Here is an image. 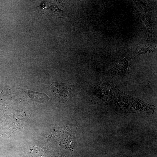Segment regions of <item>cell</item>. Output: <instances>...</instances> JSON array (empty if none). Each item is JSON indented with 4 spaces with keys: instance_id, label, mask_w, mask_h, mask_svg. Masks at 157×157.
Returning a JSON list of instances; mask_svg holds the SVG:
<instances>
[{
    "instance_id": "1",
    "label": "cell",
    "mask_w": 157,
    "mask_h": 157,
    "mask_svg": "<svg viewBox=\"0 0 157 157\" xmlns=\"http://www.w3.org/2000/svg\"><path fill=\"white\" fill-rule=\"evenodd\" d=\"M132 96L125 94L116 87L114 97L111 103V108L117 114L126 116L130 113Z\"/></svg>"
},
{
    "instance_id": "2",
    "label": "cell",
    "mask_w": 157,
    "mask_h": 157,
    "mask_svg": "<svg viewBox=\"0 0 157 157\" xmlns=\"http://www.w3.org/2000/svg\"><path fill=\"white\" fill-rule=\"evenodd\" d=\"M132 59L131 57L122 55L117 63L106 72V75L112 78L117 76H128L130 74L129 69L132 62Z\"/></svg>"
},
{
    "instance_id": "3",
    "label": "cell",
    "mask_w": 157,
    "mask_h": 157,
    "mask_svg": "<svg viewBox=\"0 0 157 157\" xmlns=\"http://www.w3.org/2000/svg\"><path fill=\"white\" fill-rule=\"evenodd\" d=\"M101 85L103 104H110L114 97L116 87L112 78L108 77Z\"/></svg>"
},
{
    "instance_id": "4",
    "label": "cell",
    "mask_w": 157,
    "mask_h": 157,
    "mask_svg": "<svg viewBox=\"0 0 157 157\" xmlns=\"http://www.w3.org/2000/svg\"><path fill=\"white\" fill-rule=\"evenodd\" d=\"M156 108L154 105L149 104L138 98L132 97L130 113H146L152 114Z\"/></svg>"
},
{
    "instance_id": "5",
    "label": "cell",
    "mask_w": 157,
    "mask_h": 157,
    "mask_svg": "<svg viewBox=\"0 0 157 157\" xmlns=\"http://www.w3.org/2000/svg\"><path fill=\"white\" fill-rule=\"evenodd\" d=\"M156 43L154 41H147L140 46L134 55L131 57L134 59L138 56L146 53H154L157 52Z\"/></svg>"
},
{
    "instance_id": "6",
    "label": "cell",
    "mask_w": 157,
    "mask_h": 157,
    "mask_svg": "<svg viewBox=\"0 0 157 157\" xmlns=\"http://www.w3.org/2000/svg\"><path fill=\"white\" fill-rule=\"evenodd\" d=\"M152 13L151 12L147 13L138 14L140 20L144 23L147 28L148 34L147 40L151 42L154 41L152 38L154 32L152 27L153 23L151 17Z\"/></svg>"
},
{
    "instance_id": "7",
    "label": "cell",
    "mask_w": 157,
    "mask_h": 157,
    "mask_svg": "<svg viewBox=\"0 0 157 157\" xmlns=\"http://www.w3.org/2000/svg\"><path fill=\"white\" fill-rule=\"evenodd\" d=\"M19 89L24 92L31 98L34 104H38L47 102L50 99L46 94L30 90L19 88Z\"/></svg>"
},
{
    "instance_id": "8",
    "label": "cell",
    "mask_w": 157,
    "mask_h": 157,
    "mask_svg": "<svg viewBox=\"0 0 157 157\" xmlns=\"http://www.w3.org/2000/svg\"><path fill=\"white\" fill-rule=\"evenodd\" d=\"M133 1L135 4L137 11L143 14L151 12L152 10L147 3L141 0H133Z\"/></svg>"
},
{
    "instance_id": "9",
    "label": "cell",
    "mask_w": 157,
    "mask_h": 157,
    "mask_svg": "<svg viewBox=\"0 0 157 157\" xmlns=\"http://www.w3.org/2000/svg\"><path fill=\"white\" fill-rule=\"evenodd\" d=\"M51 12L59 18H63L68 17L67 13L63 10L59 9L56 5H51L50 7Z\"/></svg>"
},
{
    "instance_id": "10",
    "label": "cell",
    "mask_w": 157,
    "mask_h": 157,
    "mask_svg": "<svg viewBox=\"0 0 157 157\" xmlns=\"http://www.w3.org/2000/svg\"><path fill=\"white\" fill-rule=\"evenodd\" d=\"M49 7L50 6L47 3V1H45L40 6L35 8L34 10L41 14H43Z\"/></svg>"
}]
</instances>
